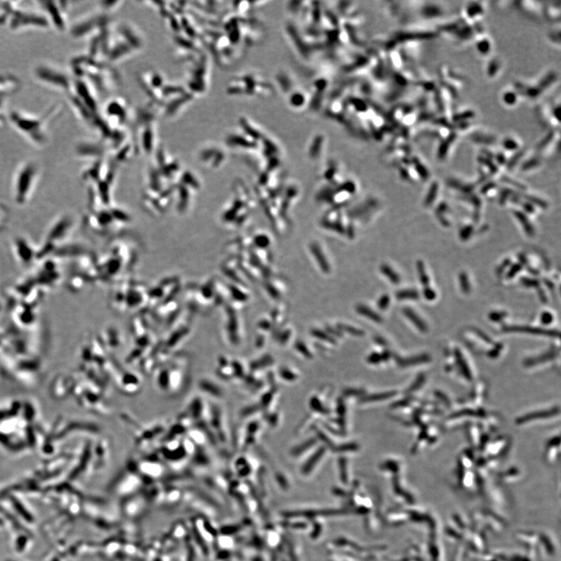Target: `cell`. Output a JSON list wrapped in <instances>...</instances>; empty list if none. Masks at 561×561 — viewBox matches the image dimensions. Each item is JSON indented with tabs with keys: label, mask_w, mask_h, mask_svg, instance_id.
I'll return each instance as SVG.
<instances>
[{
	"label": "cell",
	"mask_w": 561,
	"mask_h": 561,
	"mask_svg": "<svg viewBox=\"0 0 561 561\" xmlns=\"http://www.w3.org/2000/svg\"><path fill=\"white\" fill-rule=\"evenodd\" d=\"M384 272L386 273V274H389V278H390V279L391 280L392 282L397 283V282H399V278L398 277H397V274H391L392 273H394V271H392L389 268V267H385Z\"/></svg>",
	"instance_id": "obj_27"
},
{
	"label": "cell",
	"mask_w": 561,
	"mask_h": 561,
	"mask_svg": "<svg viewBox=\"0 0 561 561\" xmlns=\"http://www.w3.org/2000/svg\"><path fill=\"white\" fill-rule=\"evenodd\" d=\"M522 282L524 285L527 287H538L539 282L537 280L529 279V278H522Z\"/></svg>",
	"instance_id": "obj_24"
},
{
	"label": "cell",
	"mask_w": 561,
	"mask_h": 561,
	"mask_svg": "<svg viewBox=\"0 0 561 561\" xmlns=\"http://www.w3.org/2000/svg\"><path fill=\"white\" fill-rule=\"evenodd\" d=\"M357 447H358V446H357V444H354V443H351V444H343V445H341L340 447H339V448H338V451H354V450H357Z\"/></svg>",
	"instance_id": "obj_23"
},
{
	"label": "cell",
	"mask_w": 561,
	"mask_h": 561,
	"mask_svg": "<svg viewBox=\"0 0 561 561\" xmlns=\"http://www.w3.org/2000/svg\"><path fill=\"white\" fill-rule=\"evenodd\" d=\"M388 357L389 355L387 354V353H383V354L374 353V354L370 356L369 358H368L367 360H368V362L371 363V364H376L379 363V362L382 361V360H386Z\"/></svg>",
	"instance_id": "obj_14"
},
{
	"label": "cell",
	"mask_w": 561,
	"mask_h": 561,
	"mask_svg": "<svg viewBox=\"0 0 561 561\" xmlns=\"http://www.w3.org/2000/svg\"><path fill=\"white\" fill-rule=\"evenodd\" d=\"M394 395V392H385V393H381V394H371V395H367L365 397H362V402H374V401H383L385 399L389 398Z\"/></svg>",
	"instance_id": "obj_6"
},
{
	"label": "cell",
	"mask_w": 561,
	"mask_h": 561,
	"mask_svg": "<svg viewBox=\"0 0 561 561\" xmlns=\"http://www.w3.org/2000/svg\"><path fill=\"white\" fill-rule=\"evenodd\" d=\"M521 270H522V266H521L520 264H515V265L512 267V268H511L509 272L508 273V278H513L515 274H516L517 273H519Z\"/></svg>",
	"instance_id": "obj_26"
},
{
	"label": "cell",
	"mask_w": 561,
	"mask_h": 561,
	"mask_svg": "<svg viewBox=\"0 0 561 561\" xmlns=\"http://www.w3.org/2000/svg\"><path fill=\"white\" fill-rule=\"evenodd\" d=\"M552 321H553V316H552V314H551V313H548V312H545V313H544V314H542L541 322L543 323V324H551V323L552 322Z\"/></svg>",
	"instance_id": "obj_25"
},
{
	"label": "cell",
	"mask_w": 561,
	"mask_h": 561,
	"mask_svg": "<svg viewBox=\"0 0 561 561\" xmlns=\"http://www.w3.org/2000/svg\"><path fill=\"white\" fill-rule=\"evenodd\" d=\"M310 407H311L312 409H314V411H317V412H321V413L323 414L328 413V410L323 406V404H321V401H320L317 397H313V398L311 399V401H310Z\"/></svg>",
	"instance_id": "obj_11"
},
{
	"label": "cell",
	"mask_w": 561,
	"mask_h": 561,
	"mask_svg": "<svg viewBox=\"0 0 561 561\" xmlns=\"http://www.w3.org/2000/svg\"><path fill=\"white\" fill-rule=\"evenodd\" d=\"M419 297V292L413 289L401 291L398 293V298L400 299H416Z\"/></svg>",
	"instance_id": "obj_13"
},
{
	"label": "cell",
	"mask_w": 561,
	"mask_h": 561,
	"mask_svg": "<svg viewBox=\"0 0 561 561\" xmlns=\"http://www.w3.org/2000/svg\"><path fill=\"white\" fill-rule=\"evenodd\" d=\"M415 170H416V171L419 173V177H420L421 178L423 179V180H426V179L429 177V173H428L427 170L425 168V166L421 164L419 161L415 162Z\"/></svg>",
	"instance_id": "obj_16"
},
{
	"label": "cell",
	"mask_w": 561,
	"mask_h": 561,
	"mask_svg": "<svg viewBox=\"0 0 561 561\" xmlns=\"http://www.w3.org/2000/svg\"><path fill=\"white\" fill-rule=\"evenodd\" d=\"M551 415H554V410H553V411H543V413H540V412H537V413H536V414H531V415H526V416L523 417V418H521V419H519V422H528V421H529V420H533V419H536V417H538V416H540V417L546 416V417H547V416H548V415H551Z\"/></svg>",
	"instance_id": "obj_12"
},
{
	"label": "cell",
	"mask_w": 561,
	"mask_h": 561,
	"mask_svg": "<svg viewBox=\"0 0 561 561\" xmlns=\"http://www.w3.org/2000/svg\"><path fill=\"white\" fill-rule=\"evenodd\" d=\"M423 295L427 300H430V301L434 300L436 297L435 291L429 286L425 287V289H423Z\"/></svg>",
	"instance_id": "obj_19"
},
{
	"label": "cell",
	"mask_w": 561,
	"mask_h": 561,
	"mask_svg": "<svg viewBox=\"0 0 561 561\" xmlns=\"http://www.w3.org/2000/svg\"><path fill=\"white\" fill-rule=\"evenodd\" d=\"M280 375H281L284 379H287V380H293V379L296 378L295 374H293V373L291 372L290 371L287 369L281 370V371H280Z\"/></svg>",
	"instance_id": "obj_20"
},
{
	"label": "cell",
	"mask_w": 561,
	"mask_h": 561,
	"mask_svg": "<svg viewBox=\"0 0 561 561\" xmlns=\"http://www.w3.org/2000/svg\"><path fill=\"white\" fill-rule=\"evenodd\" d=\"M271 364H272V359L270 357H266L260 360V361L255 363V365L253 366V368L256 369L257 367H260L261 366L262 367H265V366L270 365Z\"/></svg>",
	"instance_id": "obj_22"
},
{
	"label": "cell",
	"mask_w": 561,
	"mask_h": 561,
	"mask_svg": "<svg viewBox=\"0 0 561 561\" xmlns=\"http://www.w3.org/2000/svg\"><path fill=\"white\" fill-rule=\"evenodd\" d=\"M472 232H473V228H472V226H471V225L465 226V228H462V230H461L460 238H461L462 240H467V239H469V238H470Z\"/></svg>",
	"instance_id": "obj_17"
},
{
	"label": "cell",
	"mask_w": 561,
	"mask_h": 561,
	"mask_svg": "<svg viewBox=\"0 0 561 561\" xmlns=\"http://www.w3.org/2000/svg\"><path fill=\"white\" fill-rule=\"evenodd\" d=\"M315 443V439H310V440H307V441L304 442L301 445L298 446L294 450L295 454H299V453L303 452V451L310 448L312 446L314 445Z\"/></svg>",
	"instance_id": "obj_15"
},
{
	"label": "cell",
	"mask_w": 561,
	"mask_h": 561,
	"mask_svg": "<svg viewBox=\"0 0 561 561\" xmlns=\"http://www.w3.org/2000/svg\"><path fill=\"white\" fill-rule=\"evenodd\" d=\"M523 207H525V209H526L528 212H529V213H533V211H534V208H533V206H532L531 204H529V203H524Z\"/></svg>",
	"instance_id": "obj_31"
},
{
	"label": "cell",
	"mask_w": 561,
	"mask_h": 561,
	"mask_svg": "<svg viewBox=\"0 0 561 561\" xmlns=\"http://www.w3.org/2000/svg\"><path fill=\"white\" fill-rule=\"evenodd\" d=\"M271 397H271V394H270V393L265 394V395L263 397V399H262V404L267 406V404H269L270 401H271Z\"/></svg>",
	"instance_id": "obj_30"
},
{
	"label": "cell",
	"mask_w": 561,
	"mask_h": 561,
	"mask_svg": "<svg viewBox=\"0 0 561 561\" xmlns=\"http://www.w3.org/2000/svg\"><path fill=\"white\" fill-rule=\"evenodd\" d=\"M459 282L460 286H461V290L463 291L465 293H469L471 290L470 282H469V277L465 273H461L459 275Z\"/></svg>",
	"instance_id": "obj_10"
},
{
	"label": "cell",
	"mask_w": 561,
	"mask_h": 561,
	"mask_svg": "<svg viewBox=\"0 0 561 561\" xmlns=\"http://www.w3.org/2000/svg\"><path fill=\"white\" fill-rule=\"evenodd\" d=\"M313 335H314V336L317 337V338H319V339H322V340L326 341V342H331V343H332V344H334V343H335V341L333 339H332L331 337L328 336V335H326V334H324V332H320V331H315V332H313Z\"/></svg>",
	"instance_id": "obj_21"
},
{
	"label": "cell",
	"mask_w": 561,
	"mask_h": 561,
	"mask_svg": "<svg viewBox=\"0 0 561 561\" xmlns=\"http://www.w3.org/2000/svg\"><path fill=\"white\" fill-rule=\"evenodd\" d=\"M437 191H438V184H433L431 187L429 188V192H428L427 196H426V199H425V205L428 207L429 205H431L434 202L436 196H437Z\"/></svg>",
	"instance_id": "obj_9"
},
{
	"label": "cell",
	"mask_w": 561,
	"mask_h": 561,
	"mask_svg": "<svg viewBox=\"0 0 561 561\" xmlns=\"http://www.w3.org/2000/svg\"><path fill=\"white\" fill-rule=\"evenodd\" d=\"M527 199H529V200H531L533 203L538 204L542 208H546V207H547V203L543 201L541 199H537V198L536 197H532V196H527Z\"/></svg>",
	"instance_id": "obj_28"
},
{
	"label": "cell",
	"mask_w": 561,
	"mask_h": 561,
	"mask_svg": "<svg viewBox=\"0 0 561 561\" xmlns=\"http://www.w3.org/2000/svg\"><path fill=\"white\" fill-rule=\"evenodd\" d=\"M40 4L42 5L43 9L45 12H48L50 19L55 27L59 30H63L66 27V19H65V7L61 8L59 5H53V2H41Z\"/></svg>",
	"instance_id": "obj_3"
},
{
	"label": "cell",
	"mask_w": 561,
	"mask_h": 561,
	"mask_svg": "<svg viewBox=\"0 0 561 561\" xmlns=\"http://www.w3.org/2000/svg\"><path fill=\"white\" fill-rule=\"evenodd\" d=\"M296 349H297L299 353H301L304 357H307V358H311V354H310V351H309L308 349H307L306 346L303 344L302 342H297V343H296Z\"/></svg>",
	"instance_id": "obj_18"
},
{
	"label": "cell",
	"mask_w": 561,
	"mask_h": 561,
	"mask_svg": "<svg viewBox=\"0 0 561 561\" xmlns=\"http://www.w3.org/2000/svg\"><path fill=\"white\" fill-rule=\"evenodd\" d=\"M12 123L18 130L28 137L30 141L43 145L45 142V127L48 120L44 118H36L21 114L19 112H13L9 116Z\"/></svg>",
	"instance_id": "obj_1"
},
{
	"label": "cell",
	"mask_w": 561,
	"mask_h": 561,
	"mask_svg": "<svg viewBox=\"0 0 561 561\" xmlns=\"http://www.w3.org/2000/svg\"><path fill=\"white\" fill-rule=\"evenodd\" d=\"M514 214H515V217H517V219L519 220V222L522 224V227H523L524 229H525L526 233L528 235H529V236H532V235H534V227L533 226L532 223L529 221L527 216L524 214V213H522V212L517 211V210L514 212Z\"/></svg>",
	"instance_id": "obj_4"
},
{
	"label": "cell",
	"mask_w": 561,
	"mask_h": 561,
	"mask_svg": "<svg viewBox=\"0 0 561 561\" xmlns=\"http://www.w3.org/2000/svg\"><path fill=\"white\" fill-rule=\"evenodd\" d=\"M404 314L408 317V319H409L411 322L413 323L417 328H419L422 332H426V330H427V327H426V324L420 319V317H419V316L414 313V311L409 310V309H405V310H404Z\"/></svg>",
	"instance_id": "obj_5"
},
{
	"label": "cell",
	"mask_w": 561,
	"mask_h": 561,
	"mask_svg": "<svg viewBox=\"0 0 561 561\" xmlns=\"http://www.w3.org/2000/svg\"><path fill=\"white\" fill-rule=\"evenodd\" d=\"M508 332H527L532 334H545L550 335V332L547 330H542L540 328H526V327H509L507 328Z\"/></svg>",
	"instance_id": "obj_7"
},
{
	"label": "cell",
	"mask_w": 561,
	"mask_h": 561,
	"mask_svg": "<svg viewBox=\"0 0 561 561\" xmlns=\"http://www.w3.org/2000/svg\"><path fill=\"white\" fill-rule=\"evenodd\" d=\"M363 393V390H358V389L349 388L345 390V394L346 395H360Z\"/></svg>",
	"instance_id": "obj_29"
},
{
	"label": "cell",
	"mask_w": 561,
	"mask_h": 561,
	"mask_svg": "<svg viewBox=\"0 0 561 561\" xmlns=\"http://www.w3.org/2000/svg\"><path fill=\"white\" fill-rule=\"evenodd\" d=\"M35 76L41 82L46 84L55 86V88L66 90L69 88V79L65 76V73L55 70L51 66H41L36 68Z\"/></svg>",
	"instance_id": "obj_2"
},
{
	"label": "cell",
	"mask_w": 561,
	"mask_h": 561,
	"mask_svg": "<svg viewBox=\"0 0 561 561\" xmlns=\"http://www.w3.org/2000/svg\"><path fill=\"white\" fill-rule=\"evenodd\" d=\"M417 271L419 272L421 283L425 287L429 286V278L425 269V265L421 260L417 262Z\"/></svg>",
	"instance_id": "obj_8"
}]
</instances>
